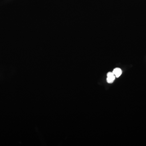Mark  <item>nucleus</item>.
I'll use <instances>...</instances> for the list:
<instances>
[{"mask_svg":"<svg viewBox=\"0 0 146 146\" xmlns=\"http://www.w3.org/2000/svg\"><path fill=\"white\" fill-rule=\"evenodd\" d=\"M115 76L113 72H109L107 74V81L109 83H112L115 80Z\"/></svg>","mask_w":146,"mask_h":146,"instance_id":"f257e3e1","label":"nucleus"},{"mask_svg":"<svg viewBox=\"0 0 146 146\" xmlns=\"http://www.w3.org/2000/svg\"><path fill=\"white\" fill-rule=\"evenodd\" d=\"M112 72L115 75L116 77L119 78L121 75L122 71L120 68H116L114 69Z\"/></svg>","mask_w":146,"mask_h":146,"instance_id":"f03ea898","label":"nucleus"}]
</instances>
